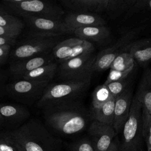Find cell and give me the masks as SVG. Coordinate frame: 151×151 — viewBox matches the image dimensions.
I'll return each mask as SVG.
<instances>
[{
    "mask_svg": "<svg viewBox=\"0 0 151 151\" xmlns=\"http://www.w3.org/2000/svg\"><path fill=\"white\" fill-rule=\"evenodd\" d=\"M116 98L113 96L105 104L97 109H91V119L99 122L113 125Z\"/></svg>",
    "mask_w": 151,
    "mask_h": 151,
    "instance_id": "obj_23",
    "label": "cell"
},
{
    "mask_svg": "<svg viewBox=\"0 0 151 151\" xmlns=\"http://www.w3.org/2000/svg\"><path fill=\"white\" fill-rule=\"evenodd\" d=\"M140 103L142 110L151 114V68H146L139 82L134 95Z\"/></svg>",
    "mask_w": 151,
    "mask_h": 151,
    "instance_id": "obj_21",
    "label": "cell"
},
{
    "mask_svg": "<svg viewBox=\"0 0 151 151\" xmlns=\"http://www.w3.org/2000/svg\"><path fill=\"white\" fill-rule=\"evenodd\" d=\"M5 126V123L4 119L0 113V128H2L3 127H4Z\"/></svg>",
    "mask_w": 151,
    "mask_h": 151,
    "instance_id": "obj_38",
    "label": "cell"
},
{
    "mask_svg": "<svg viewBox=\"0 0 151 151\" xmlns=\"http://www.w3.org/2000/svg\"><path fill=\"white\" fill-rule=\"evenodd\" d=\"M125 52L130 53L139 65L146 67L151 63V37L136 39L126 47Z\"/></svg>",
    "mask_w": 151,
    "mask_h": 151,
    "instance_id": "obj_19",
    "label": "cell"
},
{
    "mask_svg": "<svg viewBox=\"0 0 151 151\" xmlns=\"http://www.w3.org/2000/svg\"><path fill=\"white\" fill-rule=\"evenodd\" d=\"M106 151H120V145L116 141L113 140Z\"/></svg>",
    "mask_w": 151,
    "mask_h": 151,
    "instance_id": "obj_37",
    "label": "cell"
},
{
    "mask_svg": "<svg viewBox=\"0 0 151 151\" xmlns=\"http://www.w3.org/2000/svg\"><path fill=\"white\" fill-rule=\"evenodd\" d=\"M0 151H25L8 131H0Z\"/></svg>",
    "mask_w": 151,
    "mask_h": 151,
    "instance_id": "obj_27",
    "label": "cell"
},
{
    "mask_svg": "<svg viewBox=\"0 0 151 151\" xmlns=\"http://www.w3.org/2000/svg\"><path fill=\"white\" fill-rule=\"evenodd\" d=\"M11 45H5L0 47V61L5 63L9 56V54L11 52Z\"/></svg>",
    "mask_w": 151,
    "mask_h": 151,
    "instance_id": "obj_35",
    "label": "cell"
},
{
    "mask_svg": "<svg viewBox=\"0 0 151 151\" xmlns=\"http://www.w3.org/2000/svg\"><path fill=\"white\" fill-rule=\"evenodd\" d=\"M137 0H109L104 13L110 21H114L123 16L136 2Z\"/></svg>",
    "mask_w": 151,
    "mask_h": 151,
    "instance_id": "obj_24",
    "label": "cell"
},
{
    "mask_svg": "<svg viewBox=\"0 0 151 151\" xmlns=\"http://www.w3.org/2000/svg\"><path fill=\"white\" fill-rule=\"evenodd\" d=\"M71 151H95L89 138H83L70 145Z\"/></svg>",
    "mask_w": 151,
    "mask_h": 151,
    "instance_id": "obj_32",
    "label": "cell"
},
{
    "mask_svg": "<svg viewBox=\"0 0 151 151\" xmlns=\"http://www.w3.org/2000/svg\"><path fill=\"white\" fill-rule=\"evenodd\" d=\"M94 52L84 54L58 64L57 74L59 82L81 81L91 78Z\"/></svg>",
    "mask_w": 151,
    "mask_h": 151,
    "instance_id": "obj_6",
    "label": "cell"
},
{
    "mask_svg": "<svg viewBox=\"0 0 151 151\" xmlns=\"http://www.w3.org/2000/svg\"><path fill=\"white\" fill-rule=\"evenodd\" d=\"M64 22L71 32L80 27L107 25L106 19L100 14L92 13L70 12L64 18Z\"/></svg>",
    "mask_w": 151,
    "mask_h": 151,
    "instance_id": "obj_17",
    "label": "cell"
},
{
    "mask_svg": "<svg viewBox=\"0 0 151 151\" xmlns=\"http://www.w3.org/2000/svg\"><path fill=\"white\" fill-rule=\"evenodd\" d=\"M143 137L147 146V150H151V114L142 110Z\"/></svg>",
    "mask_w": 151,
    "mask_h": 151,
    "instance_id": "obj_30",
    "label": "cell"
},
{
    "mask_svg": "<svg viewBox=\"0 0 151 151\" xmlns=\"http://www.w3.org/2000/svg\"><path fill=\"white\" fill-rule=\"evenodd\" d=\"M134 60L127 52H124L118 55L110 65V70L119 71H125L134 65Z\"/></svg>",
    "mask_w": 151,
    "mask_h": 151,
    "instance_id": "obj_26",
    "label": "cell"
},
{
    "mask_svg": "<svg viewBox=\"0 0 151 151\" xmlns=\"http://www.w3.org/2000/svg\"><path fill=\"white\" fill-rule=\"evenodd\" d=\"M149 151H151V150H149Z\"/></svg>",
    "mask_w": 151,
    "mask_h": 151,
    "instance_id": "obj_41",
    "label": "cell"
},
{
    "mask_svg": "<svg viewBox=\"0 0 151 151\" xmlns=\"http://www.w3.org/2000/svg\"><path fill=\"white\" fill-rule=\"evenodd\" d=\"M109 0H62L61 4L72 12L100 14L105 12Z\"/></svg>",
    "mask_w": 151,
    "mask_h": 151,
    "instance_id": "obj_18",
    "label": "cell"
},
{
    "mask_svg": "<svg viewBox=\"0 0 151 151\" xmlns=\"http://www.w3.org/2000/svg\"><path fill=\"white\" fill-rule=\"evenodd\" d=\"M113 96L106 85L103 84L98 86L92 93L91 109H97L101 107L107 102Z\"/></svg>",
    "mask_w": 151,
    "mask_h": 151,
    "instance_id": "obj_25",
    "label": "cell"
},
{
    "mask_svg": "<svg viewBox=\"0 0 151 151\" xmlns=\"http://www.w3.org/2000/svg\"><path fill=\"white\" fill-rule=\"evenodd\" d=\"M15 39H10L4 37H0V47L5 45L12 46L15 43Z\"/></svg>",
    "mask_w": 151,
    "mask_h": 151,
    "instance_id": "obj_36",
    "label": "cell"
},
{
    "mask_svg": "<svg viewBox=\"0 0 151 151\" xmlns=\"http://www.w3.org/2000/svg\"><path fill=\"white\" fill-rule=\"evenodd\" d=\"M134 65L131 67L130 68H129V69L125 71H122L110 70V72L107 77V78L105 82L104 83V84L107 85L108 84L111 82L124 79L127 78L128 76H129L132 74V73L134 71Z\"/></svg>",
    "mask_w": 151,
    "mask_h": 151,
    "instance_id": "obj_31",
    "label": "cell"
},
{
    "mask_svg": "<svg viewBox=\"0 0 151 151\" xmlns=\"http://www.w3.org/2000/svg\"><path fill=\"white\" fill-rule=\"evenodd\" d=\"M8 76L7 73L2 70H0V97L5 94L6 87L8 84Z\"/></svg>",
    "mask_w": 151,
    "mask_h": 151,
    "instance_id": "obj_34",
    "label": "cell"
},
{
    "mask_svg": "<svg viewBox=\"0 0 151 151\" xmlns=\"http://www.w3.org/2000/svg\"><path fill=\"white\" fill-rule=\"evenodd\" d=\"M93 44L77 37L60 41L53 48L52 53L55 61L58 64L75 57L94 52Z\"/></svg>",
    "mask_w": 151,
    "mask_h": 151,
    "instance_id": "obj_12",
    "label": "cell"
},
{
    "mask_svg": "<svg viewBox=\"0 0 151 151\" xmlns=\"http://www.w3.org/2000/svg\"><path fill=\"white\" fill-rule=\"evenodd\" d=\"M0 113L5 125H19L30 116L29 110L25 106L15 103H0Z\"/></svg>",
    "mask_w": 151,
    "mask_h": 151,
    "instance_id": "obj_20",
    "label": "cell"
},
{
    "mask_svg": "<svg viewBox=\"0 0 151 151\" xmlns=\"http://www.w3.org/2000/svg\"><path fill=\"white\" fill-rule=\"evenodd\" d=\"M57 67L58 64L55 61L51 63L29 72L21 79L50 84L57 74Z\"/></svg>",
    "mask_w": 151,
    "mask_h": 151,
    "instance_id": "obj_22",
    "label": "cell"
},
{
    "mask_svg": "<svg viewBox=\"0 0 151 151\" xmlns=\"http://www.w3.org/2000/svg\"><path fill=\"white\" fill-rule=\"evenodd\" d=\"M42 108L46 124L63 134L71 135L82 132L91 119L81 99L56 103Z\"/></svg>",
    "mask_w": 151,
    "mask_h": 151,
    "instance_id": "obj_1",
    "label": "cell"
},
{
    "mask_svg": "<svg viewBox=\"0 0 151 151\" xmlns=\"http://www.w3.org/2000/svg\"><path fill=\"white\" fill-rule=\"evenodd\" d=\"M21 32L9 29L6 28L0 27V37H4L10 39H17V37L20 34Z\"/></svg>",
    "mask_w": 151,
    "mask_h": 151,
    "instance_id": "obj_33",
    "label": "cell"
},
{
    "mask_svg": "<svg viewBox=\"0 0 151 151\" xmlns=\"http://www.w3.org/2000/svg\"><path fill=\"white\" fill-rule=\"evenodd\" d=\"M58 37H30L21 41L11 52V63L52 52L54 47L60 42Z\"/></svg>",
    "mask_w": 151,
    "mask_h": 151,
    "instance_id": "obj_7",
    "label": "cell"
},
{
    "mask_svg": "<svg viewBox=\"0 0 151 151\" xmlns=\"http://www.w3.org/2000/svg\"><path fill=\"white\" fill-rule=\"evenodd\" d=\"M48 84L25 79L14 80L6 85L5 94L18 102L31 105L40 99Z\"/></svg>",
    "mask_w": 151,
    "mask_h": 151,
    "instance_id": "obj_9",
    "label": "cell"
},
{
    "mask_svg": "<svg viewBox=\"0 0 151 151\" xmlns=\"http://www.w3.org/2000/svg\"><path fill=\"white\" fill-rule=\"evenodd\" d=\"M4 63H5L4 62H3V61H0V65H2V64H3Z\"/></svg>",
    "mask_w": 151,
    "mask_h": 151,
    "instance_id": "obj_40",
    "label": "cell"
},
{
    "mask_svg": "<svg viewBox=\"0 0 151 151\" xmlns=\"http://www.w3.org/2000/svg\"><path fill=\"white\" fill-rule=\"evenodd\" d=\"M77 38L94 42L101 46H107L112 41L111 29L106 25L89 26L80 27L74 30L73 32Z\"/></svg>",
    "mask_w": 151,
    "mask_h": 151,
    "instance_id": "obj_15",
    "label": "cell"
},
{
    "mask_svg": "<svg viewBox=\"0 0 151 151\" xmlns=\"http://www.w3.org/2000/svg\"><path fill=\"white\" fill-rule=\"evenodd\" d=\"M5 14H9L5 9L0 5V15H5Z\"/></svg>",
    "mask_w": 151,
    "mask_h": 151,
    "instance_id": "obj_39",
    "label": "cell"
},
{
    "mask_svg": "<svg viewBox=\"0 0 151 151\" xmlns=\"http://www.w3.org/2000/svg\"><path fill=\"white\" fill-rule=\"evenodd\" d=\"M151 21V0H137L123 15L117 30L122 34Z\"/></svg>",
    "mask_w": 151,
    "mask_h": 151,
    "instance_id": "obj_10",
    "label": "cell"
},
{
    "mask_svg": "<svg viewBox=\"0 0 151 151\" xmlns=\"http://www.w3.org/2000/svg\"><path fill=\"white\" fill-rule=\"evenodd\" d=\"M142 107L134 96L129 117L122 129L120 151H142Z\"/></svg>",
    "mask_w": 151,
    "mask_h": 151,
    "instance_id": "obj_5",
    "label": "cell"
},
{
    "mask_svg": "<svg viewBox=\"0 0 151 151\" xmlns=\"http://www.w3.org/2000/svg\"><path fill=\"white\" fill-rule=\"evenodd\" d=\"M0 5L9 14L22 18L37 17L61 20L64 14L61 6L47 0H5Z\"/></svg>",
    "mask_w": 151,
    "mask_h": 151,
    "instance_id": "obj_3",
    "label": "cell"
},
{
    "mask_svg": "<svg viewBox=\"0 0 151 151\" xmlns=\"http://www.w3.org/2000/svg\"><path fill=\"white\" fill-rule=\"evenodd\" d=\"M8 132L25 151H61V140L50 133L37 119L32 118Z\"/></svg>",
    "mask_w": 151,
    "mask_h": 151,
    "instance_id": "obj_2",
    "label": "cell"
},
{
    "mask_svg": "<svg viewBox=\"0 0 151 151\" xmlns=\"http://www.w3.org/2000/svg\"><path fill=\"white\" fill-rule=\"evenodd\" d=\"M30 37H51L71 33L64 21L43 18H22Z\"/></svg>",
    "mask_w": 151,
    "mask_h": 151,
    "instance_id": "obj_11",
    "label": "cell"
},
{
    "mask_svg": "<svg viewBox=\"0 0 151 151\" xmlns=\"http://www.w3.org/2000/svg\"><path fill=\"white\" fill-rule=\"evenodd\" d=\"M89 139L95 151H106L117 134L113 125L93 120L88 128Z\"/></svg>",
    "mask_w": 151,
    "mask_h": 151,
    "instance_id": "obj_13",
    "label": "cell"
},
{
    "mask_svg": "<svg viewBox=\"0 0 151 151\" xmlns=\"http://www.w3.org/2000/svg\"><path fill=\"white\" fill-rule=\"evenodd\" d=\"M52 53L28 58L10 63L9 73L14 80L21 79L22 77L42 65L54 62Z\"/></svg>",
    "mask_w": 151,
    "mask_h": 151,
    "instance_id": "obj_14",
    "label": "cell"
},
{
    "mask_svg": "<svg viewBox=\"0 0 151 151\" xmlns=\"http://www.w3.org/2000/svg\"><path fill=\"white\" fill-rule=\"evenodd\" d=\"M91 79L50 83L37 101V106L42 108L56 103L82 99L90 85Z\"/></svg>",
    "mask_w": 151,
    "mask_h": 151,
    "instance_id": "obj_4",
    "label": "cell"
},
{
    "mask_svg": "<svg viewBox=\"0 0 151 151\" xmlns=\"http://www.w3.org/2000/svg\"><path fill=\"white\" fill-rule=\"evenodd\" d=\"M146 28L140 26L122 34L120 38L112 45L100 51L96 57L93 65V72H102L110 68L113 60L120 54L125 52L126 47L133 41L137 39L140 34Z\"/></svg>",
    "mask_w": 151,
    "mask_h": 151,
    "instance_id": "obj_8",
    "label": "cell"
},
{
    "mask_svg": "<svg viewBox=\"0 0 151 151\" xmlns=\"http://www.w3.org/2000/svg\"><path fill=\"white\" fill-rule=\"evenodd\" d=\"M0 27L21 32L24 28L22 21L17 17L11 14L0 15Z\"/></svg>",
    "mask_w": 151,
    "mask_h": 151,
    "instance_id": "obj_29",
    "label": "cell"
},
{
    "mask_svg": "<svg viewBox=\"0 0 151 151\" xmlns=\"http://www.w3.org/2000/svg\"><path fill=\"white\" fill-rule=\"evenodd\" d=\"M131 76L130 74L124 79L111 82L106 85L112 96L117 98L132 86L130 84L132 81Z\"/></svg>",
    "mask_w": 151,
    "mask_h": 151,
    "instance_id": "obj_28",
    "label": "cell"
},
{
    "mask_svg": "<svg viewBox=\"0 0 151 151\" xmlns=\"http://www.w3.org/2000/svg\"><path fill=\"white\" fill-rule=\"evenodd\" d=\"M133 97L131 86L122 95L116 98L113 126L117 134L122 130L129 117Z\"/></svg>",
    "mask_w": 151,
    "mask_h": 151,
    "instance_id": "obj_16",
    "label": "cell"
}]
</instances>
